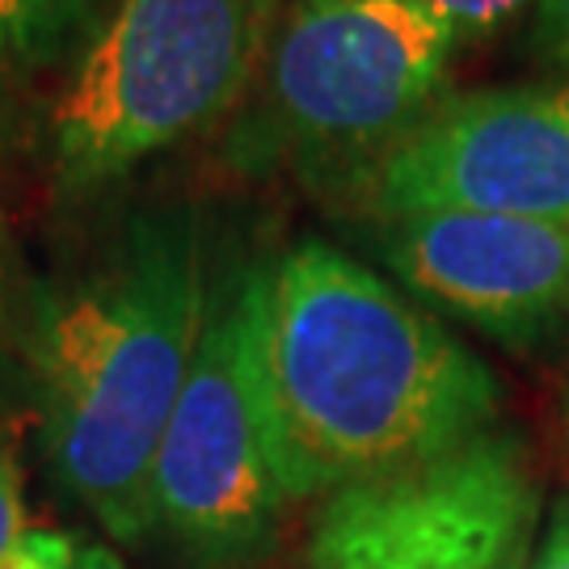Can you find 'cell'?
<instances>
[{
	"label": "cell",
	"instance_id": "cell-1",
	"mask_svg": "<svg viewBox=\"0 0 569 569\" xmlns=\"http://www.w3.org/2000/svg\"><path fill=\"white\" fill-rule=\"evenodd\" d=\"M258 388L287 502L460 448L502 409L451 329L326 241L258 266Z\"/></svg>",
	"mask_w": 569,
	"mask_h": 569
},
{
	"label": "cell",
	"instance_id": "cell-2",
	"mask_svg": "<svg viewBox=\"0 0 569 569\" xmlns=\"http://www.w3.org/2000/svg\"><path fill=\"white\" fill-rule=\"evenodd\" d=\"M203 220L143 211L93 262L42 283L26 363L51 477L119 545L152 531V472L207 326Z\"/></svg>",
	"mask_w": 569,
	"mask_h": 569
},
{
	"label": "cell",
	"instance_id": "cell-3",
	"mask_svg": "<svg viewBox=\"0 0 569 569\" xmlns=\"http://www.w3.org/2000/svg\"><path fill=\"white\" fill-rule=\"evenodd\" d=\"M266 0H114L51 110L60 194L119 182L224 114L262 51Z\"/></svg>",
	"mask_w": 569,
	"mask_h": 569
},
{
	"label": "cell",
	"instance_id": "cell-4",
	"mask_svg": "<svg viewBox=\"0 0 569 569\" xmlns=\"http://www.w3.org/2000/svg\"><path fill=\"white\" fill-rule=\"evenodd\" d=\"M456 34L413 0H296L270 42L249 148L350 161L355 178L439 102Z\"/></svg>",
	"mask_w": 569,
	"mask_h": 569
},
{
	"label": "cell",
	"instance_id": "cell-5",
	"mask_svg": "<svg viewBox=\"0 0 569 569\" xmlns=\"http://www.w3.org/2000/svg\"><path fill=\"white\" fill-rule=\"evenodd\" d=\"M287 493L258 388V266H224L152 472V531L207 566L249 561L274 540Z\"/></svg>",
	"mask_w": 569,
	"mask_h": 569
},
{
	"label": "cell",
	"instance_id": "cell-6",
	"mask_svg": "<svg viewBox=\"0 0 569 569\" xmlns=\"http://www.w3.org/2000/svg\"><path fill=\"white\" fill-rule=\"evenodd\" d=\"M540 481L519 435L481 430L460 448L333 489L312 523V569H528Z\"/></svg>",
	"mask_w": 569,
	"mask_h": 569
},
{
	"label": "cell",
	"instance_id": "cell-7",
	"mask_svg": "<svg viewBox=\"0 0 569 569\" xmlns=\"http://www.w3.org/2000/svg\"><path fill=\"white\" fill-rule=\"evenodd\" d=\"M355 186L380 220L481 211L569 228V84L439 98Z\"/></svg>",
	"mask_w": 569,
	"mask_h": 569
},
{
	"label": "cell",
	"instance_id": "cell-8",
	"mask_svg": "<svg viewBox=\"0 0 569 569\" xmlns=\"http://www.w3.org/2000/svg\"><path fill=\"white\" fill-rule=\"evenodd\" d=\"M380 224L388 270L493 342L528 350L569 326V228L481 211H418Z\"/></svg>",
	"mask_w": 569,
	"mask_h": 569
},
{
	"label": "cell",
	"instance_id": "cell-9",
	"mask_svg": "<svg viewBox=\"0 0 569 569\" xmlns=\"http://www.w3.org/2000/svg\"><path fill=\"white\" fill-rule=\"evenodd\" d=\"M93 0H0V42L21 68H42L84 30Z\"/></svg>",
	"mask_w": 569,
	"mask_h": 569
},
{
	"label": "cell",
	"instance_id": "cell-10",
	"mask_svg": "<svg viewBox=\"0 0 569 569\" xmlns=\"http://www.w3.org/2000/svg\"><path fill=\"white\" fill-rule=\"evenodd\" d=\"M0 569H122L119 552L81 540L72 531H47V528H26Z\"/></svg>",
	"mask_w": 569,
	"mask_h": 569
},
{
	"label": "cell",
	"instance_id": "cell-11",
	"mask_svg": "<svg viewBox=\"0 0 569 569\" xmlns=\"http://www.w3.org/2000/svg\"><path fill=\"white\" fill-rule=\"evenodd\" d=\"M413 4H422L430 18L443 21L456 34V42L493 34L498 26H507L510 18H519L531 4L540 9V0H413Z\"/></svg>",
	"mask_w": 569,
	"mask_h": 569
},
{
	"label": "cell",
	"instance_id": "cell-12",
	"mask_svg": "<svg viewBox=\"0 0 569 569\" xmlns=\"http://www.w3.org/2000/svg\"><path fill=\"white\" fill-rule=\"evenodd\" d=\"M26 536V507H21V465L9 439H0V561Z\"/></svg>",
	"mask_w": 569,
	"mask_h": 569
},
{
	"label": "cell",
	"instance_id": "cell-13",
	"mask_svg": "<svg viewBox=\"0 0 569 569\" xmlns=\"http://www.w3.org/2000/svg\"><path fill=\"white\" fill-rule=\"evenodd\" d=\"M531 47L545 63L569 72V0H540L536 26H531Z\"/></svg>",
	"mask_w": 569,
	"mask_h": 569
},
{
	"label": "cell",
	"instance_id": "cell-14",
	"mask_svg": "<svg viewBox=\"0 0 569 569\" xmlns=\"http://www.w3.org/2000/svg\"><path fill=\"white\" fill-rule=\"evenodd\" d=\"M13 326V266H9V244L0 228V333Z\"/></svg>",
	"mask_w": 569,
	"mask_h": 569
},
{
	"label": "cell",
	"instance_id": "cell-15",
	"mask_svg": "<svg viewBox=\"0 0 569 569\" xmlns=\"http://www.w3.org/2000/svg\"><path fill=\"white\" fill-rule=\"evenodd\" d=\"M4 60L9 56H4V42H0V98H4Z\"/></svg>",
	"mask_w": 569,
	"mask_h": 569
},
{
	"label": "cell",
	"instance_id": "cell-16",
	"mask_svg": "<svg viewBox=\"0 0 569 569\" xmlns=\"http://www.w3.org/2000/svg\"><path fill=\"white\" fill-rule=\"evenodd\" d=\"M566 409H569V397H566Z\"/></svg>",
	"mask_w": 569,
	"mask_h": 569
}]
</instances>
